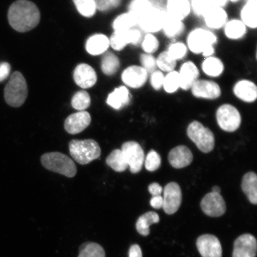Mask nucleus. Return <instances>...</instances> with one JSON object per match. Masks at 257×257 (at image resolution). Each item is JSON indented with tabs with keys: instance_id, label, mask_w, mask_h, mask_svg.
I'll return each mask as SVG.
<instances>
[{
	"instance_id": "1",
	"label": "nucleus",
	"mask_w": 257,
	"mask_h": 257,
	"mask_svg": "<svg viewBox=\"0 0 257 257\" xmlns=\"http://www.w3.org/2000/svg\"><path fill=\"white\" fill-rule=\"evenodd\" d=\"M40 18L37 6L28 0H18L13 3L9 10V24L19 32L33 30L39 24Z\"/></svg>"
},
{
	"instance_id": "2",
	"label": "nucleus",
	"mask_w": 257,
	"mask_h": 257,
	"mask_svg": "<svg viewBox=\"0 0 257 257\" xmlns=\"http://www.w3.org/2000/svg\"><path fill=\"white\" fill-rule=\"evenodd\" d=\"M218 37L214 32L205 27H197L189 31L185 43L189 52L195 55H202L208 48L215 47Z\"/></svg>"
},
{
	"instance_id": "3",
	"label": "nucleus",
	"mask_w": 257,
	"mask_h": 257,
	"mask_svg": "<svg viewBox=\"0 0 257 257\" xmlns=\"http://www.w3.org/2000/svg\"><path fill=\"white\" fill-rule=\"evenodd\" d=\"M73 159L82 165H87L101 156L100 147L94 140H73L69 144Z\"/></svg>"
},
{
	"instance_id": "4",
	"label": "nucleus",
	"mask_w": 257,
	"mask_h": 257,
	"mask_svg": "<svg viewBox=\"0 0 257 257\" xmlns=\"http://www.w3.org/2000/svg\"><path fill=\"white\" fill-rule=\"evenodd\" d=\"M41 162L45 168L50 171L73 178L76 175L77 168L75 163L63 153H48L41 156Z\"/></svg>"
},
{
	"instance_id": "5",
	"label": "nucleus",
	"mask_w": 257,
	"mask_h": 257,
	"mask_svg": "<svg viewBox=\"0 0 257 257\" xmlns=\"http://www.w3.org/2000/svg\"><path fill=\"white\" fill-rule=\"evenodd\" d=\"M28 94V85L24 76L19 72H14L5 89L6 102L11 107H21L24 104Z\"/></svg>"
},
{
	"instance_id": "6",
	"label": "nucleus",
	"mask_w": 257,
	"mask_h": 257,
	"mask_svg": "<svg viewBox=\"0 0 257 257\" xmlns=\"http://www.w3.org/2000/svg\"><path fill=\"white\" fill-rule=\"evenodd\" d=\"M187 135L202 152L208 153L213 150L215 146L214 134L200 122L194 121L189 124Z\"/></svg>"
},
{
	"instance_id": "7",
	"label": "nucleus",
	"mask_w": 257,
	"mask_h": 257,
	"mask_svg": "<svg viewBox=\"0 0 257 257\" xmlns=\"http://www.w3.org/2000/svg\"><path fill=\"white\" fill-rule=\"evenodd\" d=\"M216 118L221 130L233 133L240 126L241 116L237 109L232 104L221 105L216 111Z\"/></svg>"
},
{
	"instance_id": "8",
	"label": "nucleus",
	"mask_w": 257,
	"mask_h": 257,
	"mask_svg": "<svg viewBox=\"0 0 257 257\" xmlns=\"http://www.w3.org/2000/svg\"><path fill=\"white\" fill-rule=\"evenodd\" d=\"M165 11L155 7L138 19L140 30L146 34H157L162 32Z\"/></svg>"
},
{
	"instance_id": "9",
	"label": "nucleus",
	"mask_w": 257,
	"mask_h": 257,
	"mask_svg": "<svg viewBox=\"0 0 257 257\" xmlns=\"http://www.w3.org/2000/svg\"><path fill=\"white\" fill-rule=\"evenodd\" d=\"M143 32L136 28L127 30L114 31L110 41V46L116 51L123 50L127 45L137 46L143 38Z\"/></svg>"
},
{
	"instance_id": "10",
	"label": "nucleus",
	"mask_w": 257,
	"mask_h": 257,
	"mask_svg": "<svg viewBox=\"0 0 257 257\" xmlns=\"http://www.w3.org/2000/svg\"><path fill=\"white\" fill-rule=\"evenodd\" d=\"M121 150L126 159L131 173L134 174L139 173L144 163L143 148L135 141H128L122 145Z\"/></svg>"
},
{
	"instance_id": "11",
	"label": "nucleus",
	"mask_w": 257,
	"mask_h": 257,
	"mask_svg": "<svg viewBox=\"0 0 257 257\" xmlns=\"http://www.w3.org/2000/svg\"><path fill=\"white\" fill-rule=\"evenodd\" d=\"M195 98L214 100L221 95L220 86L213 79H199L190 89Z\"/></svg>"
},
{
	"instance_id": "12",
	"label": "nucleus",
	"mask_w": 257,
	"mask_h": 257,
	"mask_svg": "<svg viewBox=\"0 0 257 257\" xmlns=\"http://www.w3.org/2000/svg\"><path fill=\"white\" fill-rule=\"evenodd\" d=\"M149 74L140 65L127 67L121 74V80L125 86L133 89L143 88L149 81Z\"/></svg>"
},
{
	"instance_id": "13",
	"label": "nucleus",
	"mask_w": 257,
	"mask_h": 257,
	"mask_svg": "<svg viewBox=\"0 0 257 257\" xmlns=\"http://www.w3.org/2000/svg\"><path fill=\"white\" fill-rule=\"evenodd\" d=\"M178 73L181 89L184 91H189L194 83L200 79V69L192 60H186L181 64Z\"/></svg>"
},
{
	"instance_id": "14",
	"label": "nucleus",
	"mask_w": 257,
	"mask_h": 257,
	"mask_svg": "<svg viewBox=\"0 0 257 257\" xmlns=\"http://www.w3.org/2000/svg\"><path fill=\"white\" fill-rule=\"evenodd\" d=\"M163 208L168 214L178 211L182 203V191L176 182H170L164 189Z\"/></svg>"
},
{
	"instance_id": "15",
	"label": "nucleus",
	"mask_w": 257,
	"mask_h": 257,
	"mask_svg": "<svg viewBox=\"0 0 257 257\" xmlns=\"http://www.w3.org/2000/svg\"><path fill=\"white\" fill-rule=\"evenodd\" d=\"M201 207L207 216L217 217L223 216L226 211V203L220 194L208 193L202 199Z\"/></svg>"
},
{
	"instance_id": "16",
	"label": "nucleus",
	"mask_w": 257,
	"mask_h": 257,
	"mask_svg": "<svg viewBox=\"0 0 257 257\" xmlns=\"http://www.w3.org/2000/svg\"><path fill=\"white\" fill-rule=\"evenodd\" d=\"M197 246L202 257H222L220 240L213 234H205L199 237Z\"/></svg>"
},
{
	"instance_id": "17",
	"label": "nucleus",
	"mask_w": 257,
	"mask_h": 257,
	"mask_svg": "<svg viewBox=\"0 0 257 257\" xmlns=\"http://www.w3.org/2000/svg\"><path fill=\"white\" fill-rule=\"evenodd\" d=\"M257 242L252 234L246 233L234 241L233 257H256Z\"/></svg>"
},
{
	"instance_id": "18",
	"label": "nucleus",
	"mask_w": 257,
	"mask_h": 257,
	"mask_svg": "<svg viewBox=\"0 0 257 257\" xmlns=\"http://www.w3.org/2000/svg\"><path fill=\"white\" fill-rule=\"evenodd\" d=\"M233 92L236 97L247 103H251L257 99V86L249 79L237 80L233 86Z\"/></svg>"
},
{
	"instance_id": "19",
	"label": "nucleus",
	"mask_w": 257,
	"mask_h": 257,
	"mask_svg": "<svg viewBox=\"0 0 257 257\" xmlns=\"http://www.w3.org/2000/svg\"><path fill=\"white\" fill-rule=\"evenodd\" d=\"M202 18L205 28L213 32L223 30L224 25L229 20L226 9L221 7L212 8Z\"/></svg>"
},
{
	"instance_id": "20",
	"label": "nucleus",
	"mask_w": 257,
	"mask_h": 257,
	"mask_svg": "<svg viewBox=\"0 0 257 257\" xmlns=\"http://www.w3.org/2000/svg\"><path fill=\"white\" fill-rule=\"evenodd\" d=\"M91 122V117L89 112L80 111L67 117L64 122V128L70 134H78L87 128Z\"/></svg>"
},
{
	"instance_id": "21",
	"label": "nucleus",
	"mask_w": 257,
	"mask_h": 257,
	"mask_svg": "<svg viewBox=\"0 0 257 257\" xmlns=\"http://www.w3.org/2000/svg\"><path fill=\"white\" fill-rule=\"evenodd\" d=\"M73 78L80 87L88 89L92 87L97 80L96 72L91 66L87 64H80L74 70Z\"/></svg>"
},
{
	"instance_id": "22",
	"label": "nucleus",
	"mask_w": 257,
	"mask_h": 257,
	"mask_svg": "<svg viewBox=\"0 0 257 257\" xmlns=\"http://www.w3.org/2000/svg\"><path fill=\"white\" fill-rule=\"evenodd\" d=\"M200 71L208 79L220 78L225 72L223 61L216 56L204 58L201 64Z\"/></svg>"
},
{
	"instance_id": "23",
	"label": "nucleus",
	"mask_w": 257,
	"mask_h": 257,
	"mask_svg": "<svg viewBox=\"0 0 257 257\" xmlns=\"http://www.w3.org/2000/svg\"><path fill=\"white\" fill-rule=\"evenodd\" d=\"M168 159L170 165L173 168H184L192 163L193 154L187 147L180 146L170 151Z\"/></svg>"
},
{
	"instance_id": "24",
	"label": "nucleus",
	"mask_w": 257,
	"mask_h": 257,
	"mask_svg": "<svg viewBox=\"0 0 257 257\" xmlns=\"http://www.w3.org/2000/svg\"><path fill=\"white\" fill-rule=\"evenodd\" d=\"M166 14L184 21L192 14L191 0H167Z\"/></svg>"
},
{
	"instance_id": "25",
	"label": "nucleus",
	"mask_w": 257,
	"mask_h": 257,
	"mask_svg": "<svg viewBox=\"0 0 257 257\" xmlns=\"http://www.w3.org/2000/svg\"><path fill=\"white\" fill-rule=\"evenodd\" d=\"M185 30L184 21L173 18L165 12L162 32L167 38L170 40L176 39L181 37Z\"/></svg>"
},
{
	"instance_id": "26",
	"label": "nucleus",
	"mask_w": 257,
	"mask_h": 257,
	"mask_svg": "<svg viewBox=\"0 0 257 257\" xmlns=\"http://www.w3.org/2000/svg\"><path fill=\"white\" fill-rule=\"evenodd\" d=\"M225 37L230 41H239L245 38L248 29L239 18L229 19L223 28Z\"/></svg>"
},
{
	"instance_id": "27",
	"label": "nucleus",
	"mask_w": 257,
	"mask_h": 257,
	"mask_svg": "<svg viewBox=\"0 0 257 257\" xmlns=\"http://www.w3.org/2000/svg\"><path fill=\"white\" fill-rule=\"evenodd\" d=\"M240 20L248 30L257 28V0H246L239 13Z\"/></svg>"
},
{
	"instance_id": "28",
	"label": "nucleus",
	"mask_w": 257,
	"mask_h": 257,
	"mask_svg": "<svg viewBox=\"0 0 257 257\" xmlns=\"http://www.w3.org/2000/svg\"><path fill=\"white\" fill-rule=\"evenodd\" d=\"M130 101L131 94L128 89L126 86H121L108 95L107 103L115 110H119L130 103Z\"/></svg>"
},
{
	"instance_id": "29",
	"label": "nucleus",
	"mask_w": 257,
	"mask_h": 257,
	"mask_svg": "<svg viewBox=\"0 0 257 257\" xmlns=\"http://www.w3.org/2000/svg\"><path fill=\"white\" fill-rule=\"evenodd\" d=\"M110 46V41L104 35L96 34L90 37L86 42V49L93 56H97L105 52Z\"/></svg>"
},
{
	"instance_id": "30",
	"label": "nucleus",
	"mask_w": 257,
	"mask_h": 257,
	"mask_svg": "<svg viewBox=\"0 0 257 257\" xmlns=\"http://www.w3.org/2000/svg\"><path fill=\"white\" fill-rule=\"evenodd\" d=\"M242 189L252 204L257 203V176L254 172H250L244 175Z\"/></svg>"
},
{
	"instance_id": "31",
	"label": "nucleus",
	"mask_w": 257,
	"mask_h": 257,
	"mask_svg": "<svg viewBox=\"0 0 257 257\" xmlns=\"http://www.w3.org/2000/svg\"><path fill=\"white\" fill-rule=\"evenodd\" d=\"M159 221L158 214L153 211L148 212L138 218L136 223L137 230L141 235L148 236L150 232L151 225L159 223Z\"/></svg>"
},
{
	"instance_id": "32",
	"label": "nucleus",
	"mask_w": 257,
	"mask_h": 257,
	"mask_svg": "<svg viewBox=\"0 0 257 257\" xmlns=\"http://www.w3.org/2000/svg\"><path fill=\"white\" fill-rule=\"evenodd\" d=\"M106 163L117 172H123L128 168V164L121 150H114L106 159Z\"/></svg>"
},
{
	"instance_id": "33",
	"label": "nucleus",
	"mask_w": 257,
	"mask_h": 257,
	"mask_svg": "<svg viewBox=\"0 0 257 257\" xmlns=\"http://www.w3.org/2000/svg\"><path fill=\"white\" fill-rule=\"evenodd\" d=\"M137 25V18L127 12L117 16L114 19L112 28L114 31L127 30L136 28Z\"/></svg>"
},
{
	"instance_id": "34",
	"label": "nucleus",
	"mask_w": 257,
	"mask_h": 257,
	"mask_svg": "<svg viewBox=\"0 0 257 257\" xmlns=\"http://www.w3.org/2000/svg\"><path fill=\"white\" fill-rule=\"evenodd\" d=\"M166 51L176 62L184 60L189 53L186 43L181 41H176L170 43Z\"/></svg>"
},
{
	"instance_id": "35",
	"label": "nucleus",
	"mask_w": 257,
	"mask_h": 257,
	"mask_svg": "<svg viewBox=\"0 0 257 257\" xmlns=\"http://www.w3.org/2000/svg\"><path fill=\"white\" fill-rule=\"evenodd\" d=\"M120 60L111 52L104 54L102 59L101 69L106 75L111 76L117 72L120 67Z\"/></svg>"
},
{
	"instance_id": "36",
	"label": "nucleus",
	"mask_w": 257,
	"mask_h": 257,
	"mask_svg": "<svg viewBox=\"0 0 257 257\" xmlns=\"http://www.w3.org/2000/svg\"><path fill=\"white\" fill-rule=\"evenodd\" d=\"M150 0H132L128 5V12L136 17L138 20L150 9L154 7Z\"/></svg>"
},
{
	"instance_id": "37",
	"label": "nucleus",
	"mask_w": 257,
	"mask_h": 257,
	"mask_svg": "<svg viewBox=\"0 0 257 257\" xmlns=\"http://www.w3.org/2000/svg\"><path fill=\"white\" fill-rule=\"evenodd\" d=\"M140 44L144 53L153 55L158 51L160 46L158 37L152 34H145Z\"/></svg>"
},
{
	"instance_id": "38",
	"label": "nucleus",
	"mask_w": 257,
	"mask_h": 257,
	"mask_svg": "<svg viewBox=\"0 0 257 257\" xmlns=\"http://www.w3.org/2000/svg\"><path fill=\"white\" fill-rule=\"evenodd\" d=\"M163 89L170 94H174L181 89L179 77L176 70L165 74Z\"/></svg>"
},
{
	"instance_id": "39",
	"label": "nucleus",
	"mask_w": 257,
	"mask_h": 257,
	"mask_svg": "<svg viewBox=\"0 0 257 257\" xmlns=\"http://www.w3.org/2000/svg\"><path fill=\"white\" fill-rule=\"evenodd\" d=\"M177 63L168 55L166 50L160 53L156 57L157 69L165 74L175 70Z\"/></svg>"
},
{
	"instance_id": "40",
	"label": "nucleus",
	"mask_w": 257,
	"mask_h": 257,
	"mask_svg": "<svg viewBox=\"0 0 257 257\" xmlns=\"http://www.w3.org/2000/svg\"><path fill=\"white\" fill-rule=\"evenodd\" d=\"M103 248L99 244L87 242L80 246L78 257H105Z\"/></svg>"
},
{
	"instance_id": "41",
	"label": "nucleus",
	"mask_w": 257,
	"mask_h": 257,
	"mask_svg": "<svg viewBox=\"0 0 257 257\" xmlns=\"http://www.w3.org/2000/svg\"><path fill=\"white\" fill-rule=\"evenodd\" d=\"M79 14L86 18L94 16L96 11L95 0H73Z\"/></svg>"
},
{
	"instance_id": "42",
	"label": "nucleus",
	"mask_w": 257,
	"mask_h": 257,
	"mask_svg": "<svg viewBox=\"0 0 257 257\" xmlns=\"http://www.w3.org/2000/svg\"><path fill=\"white\" fill-rule=\"evenodd\" d=\"M91 105V98L85 91H79L73 95L72 99L73 108L79 111H84Z\"/></svg>"
},
{
	"instance_id": "43",
	"label": "nucleus",
	"mask_w": 257,
	"mask_h": 257,
	"mask_svg": "<svg viewBox=\"0 0 257 257\" xmlns=\"http://www.w3.org/2000/svg\"><path fill=\"white\" fill-rule=\"evenodd\" d=\"M192 14L198 18H202L206 13L215 7L212 0H191Z\"/></svg>"
},
{
	"instance_id": "44",
	"label": "nucleus",
	"mask_w": 257,
	"mask_h": 257,
	"mask_svg": "<svg viewBox=\"0 0 257 257\" xmlns=\"http://www.w3.org/2000/svg\"><path fill=\"white\" fill-rule=\"evenodd\" d=\"M162 163V160L158 153L154 150H151L145 161V166L150 172H154L158 169Z\"/></svg>"
},
{
	"instance_id": "45",
	"label": "nucleus",
	"mask_w": 257,
	"mask_h": 257,
	"mask_svg": "<svg viewBox=\"0 0 257 257\" xmlns=\"http://www.w3.org/2000/svg\"><path fill=\"white\" fill-rule=\"evenodd\" d=\"M140 66L150 74L155 71L157 68L156 57L153 54L143 53L140 56Z\"/></svg>"
},
{
	"instance_id": "46",
	"label": "nucleus",
	"mask_w": 257,
	"mask_h": 257,
	"mask_svg": "<svg viewBox=\"0 0 257 257\" xmlns=\"http://www.w3.org/2000/svg\"><path fill=\"white\" fill-rule=\"evenodd\" d=\"M165 73L157 69L155 71L149 74V81L151 86L155 91H159L163 89L164 79Z\"/></svg>"
},
{
	"instance_id": "47",
	"label": "nucleus",
	"mask_w": 257,
	"mask_h": 257,
	"mask_svg": "<svg viewBox=\"0 0 257 257\" xmlns=\"http://www.w3.org/2000/svg\"><path fill=\"white\" fill-rule=\"evenodd\" d=\"M121 0H95L96 9L107 12L120 6Z\"/></svg>"
},
{
	"instance_id": "48",
	"label": "nucleus",
	"mask_w": 257,
	"mask_h": 257,
	"mask_svg": "<svg viewBox=\"0 0 257 257\" xmlns=\"http://www.w3.org/2000/svg\"><path fill=\"white\" fill-rule=\"evenodd\" d=\"M11 67L7 62L0 63V82L8 78L11 73Z\"/></svg>"
},
{
	"instance_id": "49",
	"label": "nucleus",
	"mask_w": 257,
	"mask_h": 257,
	"mask_svg": "<svg viewBox=\"0 0 257 257\" xmlns=\"http://www.w3.org/2000/svg\"><path fill=\"white\" fill-rule=\"evenodd\" d=\"M149 191L153 197H155V196H159L162 194L163 188L157 183H153L149 186Z\"/></svg>"
},
{
	"instance_id": "50",
	"label": "nucleus",
	"mask_w": 257,
	"mask_h": 257,
	"mask_svg": "<svg viewBox=\"0 0 257 257\" xmlns=\"http://www.w3.org/2000/svg\"><path fill=\"white\" fill-rule=\"evenodd\" d=\"M150 204L154 208H162L163 206V198L162 196L159 195L153 197L150 201Z\"/></svg>"
},
{
	"instance_id": "51",
	"label": "nucleus",
	"mask_w": 257,
	"mask_h": 257,
	"mask_svg": "<svg viewBox=\"0 0 257 257\" xmlns=\"http://www.w3.org/2000/svg\"><path fill=\"white\" fill-rule=\"evenodd\" d=\"M128 257H143L142 250L138 245H134L130 248L128 251Z\"/></svg>"
},
{
	"instance_id": "52",
	"label": "nucleus",
	"mask_w": 257,
	"mask_h": 257,
	"mask_svg": "<svg viewBox=\"0 0 257 257\" xmlns=\"http://www.w3.org/2000/svg\"><path fill=\"white\" fill-rule=\"evenodd\" d=\"M221 189L220 187H218L217 186H214L213 188H212V192L215 193V194H220Z\"/></svg>"
},
{
	"instance_id": "53",
	"label": "nucleus",
	"mask_w": 257,
	"mask_h": 257,
	"mask_svg": "<svg viewBox=\"0 0 257 257\" xmlns=\"http://www.w3.org/2000/svg\"><path fill=\"white\" fill-rule=\"evenodd\" d=\"M239 1H240V0H229V2H232V3H237Z\"/></svg>"
}]
</instances>
